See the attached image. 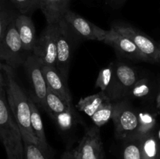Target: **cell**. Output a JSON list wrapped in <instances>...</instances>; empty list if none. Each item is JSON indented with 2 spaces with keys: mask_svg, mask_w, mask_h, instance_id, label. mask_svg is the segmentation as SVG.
Segmentation results:
<instances>
[{
  "mask_svg": "<svg viewBox=\"0 0 160 159\" xmlns=\"http://www.w3.org/2000/svg\"><path fill=\"white\" fill-rule=\"evenodd\" d=\"M0 69L6 76V94L9 109L21 131L23 142L38 146V141L31 127V107L29 98L16 79L13 69L6 64L0 63Z\"/></svg>",
  "mask_w": 160,
  "mask_h": 159,
  "instance_id": "6da1fadb",
  "label": "cell"
},
{
  "mask_svg": "<svg viewBox=\"0 0 160 159\" xmlns=\"http://www.w3.org/2000/svg\"><path fill=\"white\" fill-rule=\"evenodd\" d=\"M6 95V90L0 93V140L7 159H24L21 131L9 109Z\"/></svg>",
  "mask_w": 160,
  "mask_h": 159,
  "instance_id": "7a4b0ae2",
  "label": "cell"
},
{
  "mask_svg": "<svg viewBox=\"0 0 160 159\" xmlns=\"http://www.w3.org/2000/svg\"><path fill=\"white\" fill-rule=\"evenodd\" d=\"M14 20L15 18L8 26L0 46V61H4L6 65L12 69L24 65L27 57L30 54L23 48Z\"/></svg>",
  "mask_w": 160,
  "mask_h": 159,
  "instance_id": "3957f363",
  "label": "cell"
},
{
  "mask_svg": "<svg viewBox=\"0 0 160 159\" xmlns=\"http://www.w3.org/2000/svg\"><path fill=\"white\" fill-rule=\"evenodd\" d=\"M112 119L115 126V136L118 140H123L138 135V114L127 101L114 103Z\"/></svg>",
  "mask_w": 160,
  "mask_h": 159,
  "instance_id": "277c9868",
  "label": "cell"
},
{
  "mask_svg": "<svg viewBox=\"0 0 160 159\" xmlns=\"http://www.w3.org/2000/svg\"><path fill=\"white\" fill-rule=\"evenodd\" d=\"M31 54L42 65L56 67L57 61V26L56 23L47 24L37 39Z\"/></svg>",
  "mask_w": 160,
  "mask_h": 159,
  "instance_id": "5b68a950",
  "label": "cell"
},
{
  "mask_svg": "<svg viewBox=\"0 0 160 159\" xmlns=\"http://www.w3.org/2000/svg\"><path fill=\"white\" fill-rule=\"evenodd\" d=\"M57 26V61L56 68L66 81L68 80L69 69L72 57L74 35L63 19L56 23Z\"/></svg>",
  "mask_w": 160,
  "mask_h": 159,
  "instance_id": "8992f818",
  "label": "cell"
},
{
  "mask_svg": "<svg viewBox=\"0 0 160 159\" xmlns=\"http://www.w3.org/2000/svg\"><path fill=\"white\" fill-rule=\"evenodd\" d=\"M138 80V75L133 67L124 63H117L115 65L112 86L106 94L112 101H120L128 97Z\"/></svg>",
  "mask_w": 160,
  "mask_h": 159,
  "instance_id": "52a82bcc",
  "label": "cell"
},
{
  "mask_svg": "<svg viewBox=\"0 0 160 159\" xmlns=\"http://www.w3.org/2000/svg\"><path fill=\"white\" fill-rule=\"evenodd\" d=\"M62 19L73 35L85 40L104 41L108 30L99 27L70 9L66 12Z\"/></svg>",
  "mask_w": 160,
  "mask_h": 159,
  "instance_id": "ba28073f",
  "label": "cell"
},
{
  "mask_svg": "<svg viewBox=\"0 0 160 159\" xmlns=\"http://www.w3.org/2000/svg\"><path fill=\"white\" fill-rule=\"evenodd\" d=\"M72 151L76 159H105L99 127L86 129L82 139Z\"/></svg>",
  "mask_w": 160,
  "mask_h": 159,
  "instance_id": "9c48e42d",
  "label": "cell"
},
{
  "mask_svg": "<svg viewBox=\"0 0 160 159\" xmlns=\"http://www.w3.org/2000/svg\"><path fill=\"white\" fill-rule=\"evenodd\" d=\"M112 26L122 35L129 38L148 58L149 62L159 60V47L149 37L127 23H114Z\"/></svg>",
  "mask_w": 160,
  "mask_h": 159,
  "instance_id": "30bf717a",
  "label": "cell"
},
{
  "mask_svg": "<svg viewBox=\"0 0 160 159\" xmlns=\"http://www.w3.org/2000/svg\"><path fill=\"white\" fill-rule=\"evenodd\" d=\"M23 65L26 69L34 90L33 99L38 105L45 109L48 87L42 72V65L38 62L31 53H30Z\"/></svg>",
  "mask_w": 160,
  "mask_h": 159,
  "instance_id": "8fae6325",
  "label": "cell"
},
{
  "mask_svg": "<svg viewBox=\"0 0 160 159\" xmlns=\"http://www.w3.org/2000/svg\"><path fill=\"white\" fill-rule=\"evenodd\" d=\"M104 43L112 47L117 53L122 56L137 61L149 62L148 58L139 50V48L125 36L122 35L114 27L108 30L104 39Z\"/></svg>",
  "mask_w": 160,
  "mask_h": 159,
  "instance_id": "7c38bea8",
  "label": "cell"
},
{
  "mask_svg": "<svg viewBox=\"0 0 160 159\" xmlns=\"http://www.w3.org/2000/svg\"><path fill=\"white\" fill-rule=\"evenodd\" d=\"M42 72L48 88L59 95L69 104H73L71 94L67 86V81L64 80L57 68L49 65H42Z\"/></svg>",
  "mask_w": 160,
  "mask_h": 159,
  "instance_id": "4fadbf2b",
  "label": "cell"
},
{
  "mask_svg": "<svg viewBox=\"0 0 160 159\" xmlns=\"http://www.w3.org/2000/svg\"><path fill=\"white\" fill-rule=\"evenodd\" d=\"M14 21L23 48L28 53H31L38 39L32 20L29 16L20 13L16 16Z\"/></svg>",
  "mask_w": 160,
  "mask_h": 159,
  "instance_id": "5bb4252c",
  "label": "cell"
},
{
  "mask_svg": "<svg viewBox=\"0 0 160 159\" xmlns=\"http://www.w3.org/2000/svg\"><path fill=\"white\" fill-rule=\"evenodd\" d=\"M70 0H39V9L43 12L47 24L57 23L62 19L70 6Z\"/></svg>",
  "mask_w": 160,
  "mask_h": 159,
  "instance_id": "9a60e30c",
  "label": "cell"
},
{
  "mask_svg": "<svg viewBox=\"0 0 160 159\" xmlns=\"http://www.w3.org/2000/svg\"><path fill=\"white\" fill-rule=\"evenodd\" d=\"M29 102L30 107H31V127L38 141V147L42 148L44 151L50 154L49 145L48 144L46 137H45L44 124L40 113H39L38 108V104L32 98H29Z\"/></svg>",
  "mask_w": 160,
  "mask_h": 159,
  "instance_id": "2e32d148",
  "label": "cell"
},
{
  "mask_svg": "<svg viewBox=\"0 0 160 159\" xmlns=\"http://www.w3.org/2000/svg\"><path fill=\"white\" fill-rule=\"evenodd\" d=\"M109 101L111 100L107 94L103 91H100L95 94L80 99L76 104V108L80 112H84L88 116L92 117L104 103Z\"/></svg>",
  "mask_w": 160,
  "mask_h": 159,
  "instance_id": "e0dca14e",
  "label": "cell"
},
{
  "mask_svg": "<svg viewBox=\"0 0 160 159\" xmlns=\"http://www.w3.org/2000/svg\"><path fill=\"white\" fill-rule=\"evenodd\" d=\"M140 137L142 159H160V140L152 132Z\"/></svg>",
  "mask_w": 160,
  "mask_h": 159,
  "instance_id": "ac0fdd59",
  "label": "cell"
},
{
  "mask_svg": "<svg viewBox=\"0 0 160 159\" xmlns=\"http://www.w3.org/2000/svg\"><path fill=\"white\" fill-rule=\"evenodd\" d=\"M73 108H74L73 104H69L59 95L48 88L46 98H45V110L48 112L50 116L52 117L53 115L70 110Z\"/></svg>",
  "mask_w": 160,
  "mask_h": 159,
  "instance_id": "d6986e66",
  "label": "cell"
},
{
  "mask_svg": "<svg viewBox=\"0 0 160 159\" xmlns=\"http://www.w3.org/2000/svg\"><path fill=\"white\" fill-rule=\"evenodd\" d=\"M123 141L120 159H142L140 150V137L135 135Z\"/></svg>",
  "mask_w": 160,
  "mask_h": 159,
  "instance_id": "ffe728a7",
  "label": "cell"
},
{
  "mask_svg": "<svg viewBox=\"0 0 160 159\" xmlns=\"http://www.w3.org/2000/svg\"><path fill=\"white\" fill-rule=\"evenodd\" d=\"M114 70H115V64L113 62H110L107 66L102 69L98 73V77L95 81V87L99 88L101 91L107 94L113 80Z\"/></svg>",
  "mask_w": 160,
  "mask_h": 159,
  "instance_id": "44dd1931",
  "label": "cell"
},
{
  "mask_svg": "<svg viewBox=\"0 0 160 159\" xmlns=\"http://www.w3.org/2000/svg\"><path fill=\"white\" fill-rule=\"evenodd\" d=\"M113 109L114 103L112 101L104 103L95 112V113L91 117L95 126L101 127V126L106 124L109 121V119L112 118V114H113Z\"/></svg>",
  "mask_w": 160,
  "mask_h": 159,
  "instance_id": "7402d4cb",
  "label": "cell"
},
{
  "mask_svg": "<svg viewBox=\"0 0 160 159\" xmlns=\"http://www.w3.org/2000/svg\"><path fill=\"white\" fill-rule=\"evenodd\" d=\"M55 121L58 127L62 131H68L73 127V124L76 123L77 113L75 108H70L66 112H61L57 115L51 117Z\"/></svg>",
  "mask_w": 160,
  "mask_h": 159,
  "instance_id": "603a6c76",
  "label": "cell"
},
{
  "mask_svg": "<svg viewBox=\"0 0 160 159\" xmlns=\"http://www.w3.org/2000/svg\"><path fill=\"white\" fill-rule=\"evenodd\" d=\"M156 125V119L150 113L142 112L138 114V127L137 134L138 136L145 135L152 131Z\"/></svg>",
  "mask_w": 160,
  "mask_h": 159,
  "instance_id": "cb8c5ba5",
  "label": "cell"
},
{
  "mask_svg": "<svg viewBox=\"0 0 160 159\" xmlns=\"http://www.w3.org/2000/svg\"><path fill=\"white\" fill-rule=\"evenodd\" d=\"M24 159H51L50 154L44 151L37 144L31 143H25Z\"/></svg>",
  "mask_w": 160,
  "mask_h": 159,
  "instance_id": "d4e9b609",
  "label": "cell"
},
{
  "mask_svg": "<svg viewBox=\"0 0 160 159\" xmlns=\"http://www.w3.org/2000/svg\"><path fill=\"white\" fill-rule=\"evenodd\" d=\"M150 92V85L147 79H141L137 81L135 84L128 93V96L132 98H140L146 96Z\"/></svg>",
  "mask_w": 160,
  "mask_h": 159,
  "instance_id": "484cf974",
  "label": "cell"
},
{
  "mask_svg": "<svg viewBox=\"0 0 160 159\" xmlns=\"http://www.w3.org/2000/svg\"><path fill=\"white\" fill-rule=\"evenodd\" d=\"M21 14L33 12L39 9V0H10Z\"/></svg>",
  "mask_w": 160,
  "mask_h": 159,
  "instance_id": "4316f807",
  "label": "cell"
},
{
  "mask_svg": "<svg viewBox=\"0 0 160 159\" xmlns=\"http://www.w3.org/2000/svg\"><path fill=\"white\" fill-rule=\"evenodd\" d=\"M14 18L15 17L9 10L0 5V46L8 26Z\"/></svg>",
  "mask_w": 160,
  "mask_h": 159,
  "instance_id": "83f0119b",
  "label": "cell"
},
{
  "mask_svg": "<svg viewBox=\"0 0 160 159\" xmlns=\"http://www.w3.org/2000/svg\"><path fill=\"white\" fill-rule=\"evenodd\" d=\"M106 3L112 9H120L124 5L127 0H105Z\"/></svg>",
  "mask_w": 160,
  "mask_h": 159,
  "instance_id": "f1b7e54d",
  "label": "cell"
},
{
  "mask_svg": "<svg viewBox=\"0 0 160 159\" xmlns=\"http://www.w3.org/2000/svg\"><path fill=\"white\" fill-rule=\"evenodd\" d=\"M61 159H76L72 151H66L61 156Z\"/></svg>",
  "mask_w": 160,
  "mask_h": 159,
  "instance_id": "f546056e",
  "label": "cell"
},
{
  "mask_svg": "<svg viewBox=\"0 0 160 159\" xmlns=\"http://www.w3.org/2000/svg\"><path fill=\"white\" fill-rule=\"evenodd\" d=\"M5 86H6V82H5L2 74L1 71H0V93H2L3 90H5Z\"/></svg>",
  "mask_w": 160,
  "mask_h": 159,
  "instance_id": "4dcf8cb0",
  "label": "cell"
},
{
  "mask_svg": "<svg viewBox=\"0 0 160 159\" xmlns=\"http://www.w3.org/2000/svg\"><path fill=\"white\" fill-rule=\"evenodd\" d=\"M157 103H158V107L160 108V94L158 96V98H157Z\"/></svg>",
  "mask_w": 160,
  "mask_h": 159,
  "instance_id": "1f68e13d",
  "label": "cell"
},
{
  "mask_svg": "<svg viewBox=\"0 0 160 159\" xmlns=\"http://www.w3.org/2000/svg\"><path fill=\"white\" fill-rule=\"evenodd\" d=\"M0 1H4V0H0Z\"/></svg>",
  "mask_w": 160,
  "mask_h": 159,
  "instance_id": "d6a6232c",
  "label": "cell"
},
{
  "mask_svg": "<svg viewBox=\"0 0 160 159\" xmlns=\"http://www.w3.org/2000/svg\"><path fill=\"white\" fill-rule=\"evenodd\" d=\"M159 137H160V132H159Z\"/></svg>",
  "mask_w": 160,
  "mask_h": 159,
  "instance_id": "836d02e7",
  "label": "cell"
}]
</instances>
